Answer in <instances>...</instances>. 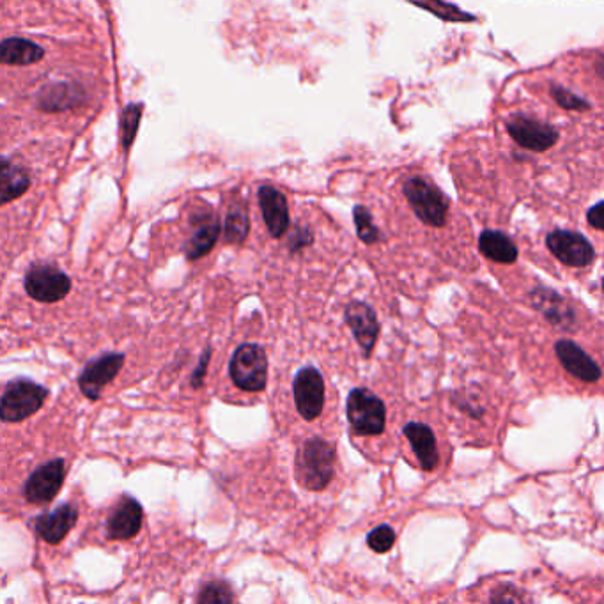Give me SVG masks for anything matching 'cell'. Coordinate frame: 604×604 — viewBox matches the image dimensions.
I'll return each instance as SVG.
<instances>
[{
	"instance_id": "obj_1",
	"label": "cell",
	"mask_w": 604,
	"mask_h": 604,
	"mask_svg": "<svg viewBox=\"0 0 604 604\" xmlns=\"http://www.w3.org/2000/svg\"><path fill=\"white\" fill-rule=\"evenodd\" d=\"M335 449L323 438H310L296 452V481L309 491L325 489L333 479Z\"/></svg>"
},
{
	"instance_id": "obj_2",
	"label": "cell",
	"mask_w": 604,
	"mask_h": 604,
	"mask_svg": "<svg viewBox=\"0 0 604 604\" xmlns=\"http://www.w3.org/2000/svg\"><path fill=\"white\" fill-rule=\"evenodd\" d=\"M403 194L422 224L442 229L449 218L450 201L438 186L422 176L404 181Z\"/></svg>"
},
{
	"instance_id": "obj_3",
	"label": "cell",
	"mask_w": 604,
	"mask_h": 604,
	"mask_svg": "<svg viewBox=\"0 0 604 604\" xmlns=\"http://www.w3.org/2000/svg\"><path fill=\"white\" fill-rule=\"evenodd\" d=\"M48 390L38 383L25 378L9 381L2 401H0V417L4 422H22L38 413L47 401Z\"/></svg>"
},
{
	"instance_id": "obj_4",
	"label": "cell",
	"mask_w": 604,
	"mask_h": 604,
	"mask_svg": "<svg viewBox=\"0 0 604 604\" xmlns=\"http://www.w3.org/2000/svg\"><path fill=\"white\" fill-rule=\"evenodd\" d=\"M229 374L236 387L245 392H261L268 381V357L259 344H241L234 351Z\"/></svg>"
},
{
	"instance_id": "obj_5",
	"label": "cell",
	"mask_w": 604,
	"mask_h": 604,
	"mask_svg": "<svg viewBox=\"0 0 604 604\" xmlns=\"http://www.w3.org/2000/svg\"><path fill=\"white\" fill-rule=\"evenodd\" d=\"M348 420L353 431L362 436H376L385 431L387 408L380 397L367 388H355L349 392Z\"/></svg>"
},
{
	"instance_id": "obj_6",
	"label": "cell",
	"mask_w": 604,
	"mask_h": 604,
	"mask_svg": "<svg viewBox=\"0 0 604 604\" xmlns=\"http://www.w3.org/2000/svg\"><path fill=\"white\" fill-rule=\"evenodd\" d=\"M25 293L39 303H57L70 295L71 279L59 266L36 263L24 277Z\"/></svg>"
},
{
	"instance_id": "obj_7",
	"label": "cell",
	"mask_w": 604,
	"mask_h": 604,
	"mask_svg": "<svg viewBox=\"0 0 604 604\" xmlns=\"http://www.w3.org/2000/svg\"><path fill=\"white\" fill-rule=\"evenodd\" d=\"M505 130L519 148L532 153H546L548 149L555 148L560 139V132L553 124L544 123L521 112H514L505 119Z\"/></svg>"
},
{
	"instance_id": "obj_8",
	"label": "cell",
	"mask_w": 604,
	"mask_h": 604,
	"mask_svg": "<svg viewBox=\"0 0 604 604\" xmlns=\"http://www.w3.org/2000/svg\"><path fill=\"white\" fill-rule=\"evenodd\" d=\"M546 247L551 256L569 268H587L596 259V248L576 231L555 229L546 234Z\"/></svg>"
},
{
	"instance_id": "obj_9",
	"label": "cell",
	"mask_w": 604,
	"mask_h": 604,
	"mask_svg": "<svg viewBox=\"0 0 604 604\" xmlns=\"http://www.w3.org/2000/svg\"><path fill=\"white\" fill-rule=\"evenodd\" d=\"M530 305L537 310L553 328L562 332H574L578 328V318L573 303L555 289L546 286H535L530 293Z\"/></svg>"
},
{
	"instance_id": "obj_10",
	"label": "cell",
	"mask_w": 604,
	"mask_h": 604,
	"mask_svg": "<svg viewBox=\"0 0 604 604\" xmlns=\"http://www.w3.org/2000/svg\"><path fill=\"white\" fill-rule=\"evenodd\" d=\"M296 410L302 419L316 420L325 406V380L316 367H303L293 383Z\"/></svg>"
},
{
	"instance_id": "obj_11",
	"label": "cell",
	"mask_w": 604,
	"mask_h": 604,
	"mask_svg": "<svg viewBox=\"0 0 604 604\" xmlns=\"http://www.w3.org/2000/svg\"><path fill=\"white\" fill-rule=\"evenodd\" d=\"M123 353H105L94 358L82 369L78 376V387L89 401H98L103 388L114 381L119 371L123 369Z\"/></svg>"
},
{
	"instance_id": "obj_12",
	"label": "cell",
	"mask_w": 604,
	"mask_h": 604,
	"mask_svg": "<svg viewBox=\"0 0 604 604\" xmlns=\"http://www.w3.org/2000/svg\"><path fill=\"white\" fill-rule=\"evenodd\" d=\"M344 319L355 335L358 346L364 351V357H371L381 332L380 321L374 309L369 303L351 300L344 309Z\"/></svg>"
},
{
	"instance_id": "obj_13",
	"label": "cell",
	"mask_w": 604,
	"mask_h": 604,
	"mask_svg": "<svg viewBox=\"0 0 604 604\" xmlns=\"http://www.w3.org/2000/svg\"><path fill=\"white\" fill-rule=\"evenodd\" d=\"M64 482V461L54 459L47 465L39 466L25 482L24 496L31 504H48L61 491Z\"/></svg>"
},
{
	"instance_id": "obj_14",
	"label": "cell",
	"mask_w": 604,
	"mask_h": 604,
	"mask_svg": "<svg viewBox=\"0 0 604 604\" xmlns=\"http://www.w3.org/2000/svg\"><path fill=\"white\" fill-rule=\"evenodd\" d=\"M257 199L268 233L273 240H280L291 224L286 195L273 185H261L257 190Z\"/></svg>"
},
{
	"instance_id": "obj_15",
	"label": "cell",
	"mask_w": 604,
	"mask_h": 604,
	"mask_svg": "<svg viewBox=\"0 0 604 604\" xmlns=\"http://www.w3.org/2000/svg\"><path fill=\"white\" fill-rule=\"evenodd\" d=\"M555 355H557L558 362L564 365V369L576 380L585 381V383H596L601 380V374H603L601 367L576 342L569 341V339H560L555 342Z\"/></svg>"
},
{
	"instance_id": "obj_16",
	"label": "cell",
	"mask_w": 604,
	"mask_h": 604,
	"mask_svg": "<svg viewBox=\"0 0 604 604\" xmlns=\"http://www.w3.org/2000/svg\"><path fill=\"white\" fill-rule=\"evenodd\" d=\"M190 222L194 225V234L186 241L185 256L188 261H197L208 256L217 245L218 238L222 234V225L218 222L215 213H194Z\"/></svg>"
},
{
	"instance_id": "obj_17",
	"label": "cell",
	"mask_w": 604,
	"mask_h": 604,
	"mask_svg": "<svg viewBox=\"0 0 604 604\" xmlns=\"http://www.w3.org/2000/svg\"><path fill=\"white\" fill-rule=\"evenodd\" d=\"M142 507L135 498H123L107 519V535L112 541H126L139 534L142 527Z\"/></svg>"
},
{
	"instance_id": "obj_18",
	"label": "cell",
	"mask_w": 604,
	"mask_h": 604,
	"mask_svg": "<svg viewBox=\"0 0 604 604\" xmlns=\"http://www.w3.org/2000/svg\"><path fill=\"white\" fill-rule=\"evenodd\" d=\"M86 101V91L71 82H55L39 89L36 107L43 112L77 109Z\"/></svg>"
},
{
	"instance_id": "obj_19",
	"label": "cell",
	"mask_w": 604,
	"mask_h": 604,
	"mask_svg": "<svg viewBox=\"0 0 604 604\" xmlns=\"http://www.w3.org/2000/svg\"><path fill=\"white\" fill-rule=\"evenodd\" d=\"M78 511L75 505L64 504L55 511L41 514L36 519V532L48 544H59L71 528L77 525Z\"/></svg>"
},
{
	"instance_id": "obj_20",
	"label": "cell",
	"mask_w": 604,
	"mask_h": 604,
	"mask_svg": "<svg viewBox=\"0 0 604 604\" xmlns=\"http://www.w3.org/2000/svg\"><path fill=\"white\" fill-rule=\"evenodd\" d=\"M404 436L410 440L415 456L419 459L422 470L431 472L438 465V447L431 427L420 422H410L404 427Z\"/></svg>"
},
{
	"instance_id": "obj_21",
	"label": "cell",
	"mask_w": 604,
	"mask_h": 604,
	"mask_svg": "<svg viewBox=\"0 0 604 604\" xmlns=\"http://www.w3.org/2000/svg\"><path fill=\"white\" fill-rule=\"evenodd\" d=\"M32 178L29 169L11 162L8 156L2 158V176H0V204L20 199L31 188Z\"/></svg>"
},
{
	"instance_id": "obj_22",
	"label": "cell",
	"mask_w": 604,
	"mask_h": 604,
	"mask_svg": "<svg viewBox=\"0 0 604 604\" xmlns=\"http://www.w3.org/2000/svg\"><path fill=\"white\" fill-rule=\"evenodd\" d=\"M45 59V48L31 39L6 38L0 45V62L6 66H32Z\"/></svg>"
},
{
	"instance_id": "obj_23",
	"label": "cell",
	"mask_w": 604,
	"mask_h": 604,
	"mask_svg": "<svg viewBox=\"0 0 604 604\" xmlns=\"http://www.w3.org/2000/svg\"><path fill=\"white\" fill-rule=\"evenodd\" d=\"M482 256L498 264H514L518 261V245L502 231H484L479 238Z\"/></svg>"
},
{
	"instance_id": "obj_24",
	"label": "cell",
	"mask_w": 604,
	"mask_h": 604,
	"mask_svg": "<svg viewBox=\"0 0 604 604\" xmlns=\"http://www.w3.org/2000/svg\"><path fill=\"white\" fill-rule=\"evenodd\" d=\"M250 233V218L245 206H233L227 211L224 222L225 243L229 245H241L245 243Z\"/></svg>"
},
{
	"instance_id": "obj_25",
	"label": "cell",
	"mask_w": 604,
	"mask_h": 604,
	"mask_svg": "<svg viewBox=\"0 0 604 604\" xmlns=\"http://www.w3.org/2000/svg\"><path fill=\"white\" fill-rule=\"evenodd\" d=\"M415 8L426 9L429 13H433L436 18H440L443 22L449 24H473L477 22V16L472 13H466L461 8H457L456 4L450 2H442V0H431V2H411Z\"/></svg>"
},
{
	"instance_id": "obj_26",
	"label": "cell",
	"mask_w": 604,
	"mask_h": 604,
	"mask_svg": "<svg viewBox=\"0 0 604 604\" xmlns=\"http://www.w3.org/2000/svg\"><path fill=\"white\" fill-rule=\"evenodd\" d=\"M144 112V103H128L121 114V123H119V135H121V148L128 155L132 149L135 137L139 133L140 119Z\"/></svg>"
},
{
	"instance_id": "obj_27",
	"label": "cell",
	"mask_w": 604,
	"mask_h": 604,
	"mask_svg": "<svg viewBox=\"0 0 604 604\" xmlns=\"http://www.w3.org/2000/svg\"><path fill=\"white\" fill-rule=\"evenodd\" d=\"M353 220H355V225H357L358 238H360V241H364L365 245H376V243L385 240V236L381 234L380 229L374 224L369 208L355 206Z\"/></svg>"
},
{
	"instance_id": "obj_28",
	"label": "cell",
	"mask_w": 604,
	"mask_h": 604,
	"mask_svg": "<svg viewBox=\"0 0 604 604\" xmlns=\"http://www.w3.org/2000/svg\"><path fill=\"white\" fill-rule=\"evenodd\" d=\"M550 94L558 107L567 110V112H589V110H592V103L589 100H585L580 94L573 93V91H569L560 84H551Z\"/></svg>"
},
{
	"instance_id": "obj_29",
	"label": "cell",
	"mask_w": 604,
	"mask_h": 604,
	"mask_svg": "<svg viewBox=\"0 0 604 604\" xmlns=\"http://www.w3.org/2000/svg\"><path fill=\"white\" fill-rule=\"evenodd\" d=\"M233 601V589L225 581H210L197 594V604H233Z\"/></svg>"
},
{
	"instance_id": "obj_30",
	"label": "cell",
	"mask_w": 604,
	"mask_h": 604,
	"mask_svg": "<svg viewBox=\"0 0 604 604\" xmlns=\"http://www.w3.org/2000/svg\"><path fill=\"white\" fill-rule=\"evenodd\" d=\"M395 543V532L394 528L388 527V525H381V527L374 528L371 534L367 535V544L372 551L376 553H387L392 550V546Z\"/></svg>"
},
{
	"instance_id": "obj_31",
	"label": "cell",
	"mask_w": 604,
	"mask_h": 604,
	"mask_svg": "<svg viewBox=\"0 0 604 604\" xmlns=\"http://www.w3.org/2000/svg\"><path fill=\"white\" fill-rule=\"evenodd\" d=\"M491 604H528L527 599L512 585H502L493 592Z\"/></svg>"
},
{
	"instance_id": "obj_32",
	"label": "cell",
	"mask_w": 604,
	"mask_h": 604,
	"mask_svg": "<svg viewBox=\"0 0 604 604\" xmlns=\"http://www.w3.org/2000/svg\"><path fill=\"white\" fill-rule=\"evenodd\" d=\"M587 222L597 231H604V201L597 202L587 211Z\"/></svg>"
},
{
	"instance_id": "obj_33",
	"label": "cell",
	"mask_w": 604,
	"mask_h": 604,
	"mask_svg": "<svg viewBox=\"0 0 604 604\" xmlns=\"http://www.w3.org/2000/svg\"><path fill=\"white\" fill-rule=\"evenodd\" d=\"M210 358L211 348H206V351L202 353L201 364L195 369L194 376H192V387H201L202 381H204V374H206V369H208V364H210Z\"/></svg>"
},
{
	"instance_id": "obj_34",
	"label": "cell",
	"mask_w": 604,
	"mask_h": 604,
	"mask_svg": "<svg viewBox=\"0 0 604 604\" xmlns=\"http://www.w3.org/2000/svg\"><path fill=\"white\" fill-rule=\"evenodd\" d=\"M594 70H596L597 77L601 78L604 84V55H597V59L594 61Z\"/></svg>"
},
{
	"instance_id": "obj_35",
	"label": "cell",
	"mask_w": 604,
	"mask_h": 604,
	"mask_svg": "<svg viewBox=\"0 0 604 604\" xmlns=\"http://www.w3.org/2000/svg\"><path fill=\"white\" fill-rule=\"evenodd\" d=\"M601 291H603V295H604V277H603V280H601Z\"/></svg>"
}]
</instances>
